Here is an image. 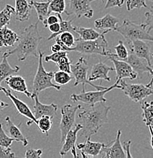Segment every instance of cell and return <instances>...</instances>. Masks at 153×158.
I'll use <instances>...</instances> for the list:
<instances>
[{"label":"cell","instance_id":"obj_28","mask_svg":"<svg viewBox=\"0 0 153 158\" xmlns=\"http://www.w3.org/2000/svg\"><path fill=\"white\" fill-rule=\"evenodd\" d=\"M142 111V121L148 127H152L153 129V102L144 101L141 103Z\"/></svg>","mask_w":153,"mask_h":158},{"label":"cell","instance_id":"obj_38","mask_svg":"<svg viewBox=\"0 0 153 158\" xmlns=\"http://www.w3.org/2000/svg\"><path fill=\"white\" fill-rule=\"evenodd\" d=\"M126 6L128 11H131L134 9H140L142 7L148 8L146 0H126Z\"/></svg>","mask_w":153,"mask_h":158},{"label":"cell","instance_id":"obj_6","mask_svg":"<svg viewBox=\"0 0 153 158\" xmlns=\"http://www.w3.org/2000/svg\"><path fill=\"white\" fill-rule=\"evenodd\" d=\"M113 89H122L121 84L115 82L114 85L109 88H106L104 90H96L95 91H85V89H82L80 94H72L71 95V100L73 102H82L89 106H94L96 103L104 102L106 103L107 99L104 95Z\"/></svg>","mask_w":153,"mask_h":158},{"label":"cell","instance_id":"obj_25","mask_svg":"<svg viewBox=\"0 0 153 158\" xmlns=\"http://www.w3.org/2000/svg\"><path fill=\"white\" fill-rule=\"evenodd\" d=\"M8 57L9 56H8L6 52H4L3 53L2 59L0 62V85L8 77L11 76L13 74L17 73L20 70V68L19 66H11L10 64L8 62Z\"/></svg>","mask_w":153,"mask_h":158},{"label":"cell","instance_id":"obj_23","mask_svg":"<svg viewBox=\"0 0 153 158\" xmlns=\"http://www.w3.org/2000/svg\"><path fill=\"white\" fill-rule=\"evenodd\" d=\"M119 19L110 14L105 15L104 17L95 21V28L102 31H116Z\"/></svg>","mask_w":153,"mask_h":158},{"label":"cell","instance_id":"obj_2","mask_svg":"<svg viewBox=\"0 0 153 158\" xmlns=\"http://www.w3.org/2000/svg\"><path fill=\"white\" fill-rule=\"evenodd\" d=\"M37 22L25 27L19 36L16 47L11 50L7 51L8 56L15 55L19 61H24L28 56L38 58V47L43 37L37 28Z\"/></svg>","mask_w":153,"mask_h":158},{"label":"cell","instance_id":"obj_14","mask_svg":"<svg viewBox=\"0 0 153 158\" xmlns=\"http://www.w3.org/2000/svg\"><path fill=\"white\" fill-rule=\"evenodd\" d=\"M82 129L81 123H78L67 133L65 140L62 143V147L60 151L61 157H63L69 152H71L74 157H79V156L76 153V147L75 142L78 136V132Z\"/></svg>","mask_w":153,"mask_h":158},{"label":"cell","instance_id":"obj_45","mask_svg":"<svg viewBox=\"0 0 153 158\" xmlns=\"http://www.w3.org/2000/svg\"><path fill=\"white\" fill-rule=\"evenodd\" d=\"M131 144H132V141H131V140H129V141H123V150H124L125 153H126V157H129V158L133 157V156L131 155L130 154V150Z\"/></svg>","mask_w":153,"mask_h":158},{"label":"cell","instance_id":"obj_50","mask_svg":"<svg viewBox=\"0 0 153 158\" xmlns=\"http://www.w3.org/2000/svg\"><path fill=\"white\" fill-rule=\"evenodd\" d=\"M3 53H4V52H2V50H1V49H0V62H1L2 59Z\"/></svg>","mask_w":153,"mask_h":158},{"label":"cell","instance_id":"obj_20","mask_svg":"<svg viewBox=\"0 0 153 158\" xmlns=\"http://www.w3.org/2000/svg\"><path fill=\"white\" fill-rule=\"evenodd\" d=\"M113 70H114V67L108 66L102 62H99L92 65L91 75L88 77V80L92 81L98 79H103L107 81H111V78L108 76V73Z\"/></svg>","mask_w":153,"mask_h":158},{"label":"cell","instance_id":"obj_33","mask_svg":"<svg viewBox=\"0 0 153 158\" xmlns=\"http://www.w3.org/2000/svg\"><path fill=\"white\" fill-rule=\"evenodd\" d=\"M114 49L116 51V53H113L112 52V55L114 57H116L117 59H121V60H124L129 56V50H128L127 47L124 45L123 41L120 40L118 42L117 45L114 47Z\"/></svg>","mask_w":153,"mask_h":158},{"label":"cell","instance_id":"obj_11","mask_svg":"<svg viewBox=\"0 0 153 158\" xmlns=\"http://www.w3.org/2000/svg\"><path fill=\"white\" fill-rule=\"evenodd\" d=\"M108 57L111 62H113V66H114V70L116 71V82L120 84L121 81L123 78H128L130 80H134V79L138 78V75L133 69L131 67L128 62L124 60H121V59H117L112 55L111 51H109L108 54Z\"/></svg>","mask_w":153,"mask_h":158},{"label":"cell","instance_id":"obj_5","mask_svg":"<svg viewBox=\"0 0 153 158\" xmlns=\"http://www.w3.org/2000/svg\"><path fill=\"white\" fill-rule=\"evenodd\" d=\"M116 31L121 34L126 39V41L141 40L153 42V37L149 34L146 23L138 24L134 21L124 19L122 24L117 27Z\"/></svg>","mask_w":153,"mask_h":158},{"label":"cell","instance_id":"obj_39","mask_svg":"<svg viewBox=\"0 0 153 158\" xmlns=\"http://www.w3.org/2000/svg\"><path fill=\"white\" fill-rule=\"evenodd\" d=\"M65 56H68V52H67V51L62 50L57 52H53V54H51V55L45 56H44V61H45L46 62H55L56 64H57L59 61L60 60V59H61L62 57Z\"/></svg>","mask_w":153,"mask_h":158},{"label":"cell","instance_id":"obj_19","mask_svg":"<svg viewBox=\"0 0 153 158\" xmlns=\"http://www.w3.org/2000/svg\"><path fill=\"white\" fill-rule=\"evenodd\" d=\"M5 81H6V85L9 86V88L13 91L24 94L28 98H31L32 97L31 91H29L28 90L25 79L20 75H11V76L8 77L5 80Z\"/></svg>","mask_w":153,"mask_h":158},{"label":"cell","instance_id":"obj_47","mask_svg":"<svg viewBox=\"0 0 153 158\" xmlns=\"http://www.w3.org/2000/svg\"><path fill=\"white\" fill-rule=\"evenodd\" d=\"M9 106V104L6 103H5V102L2 101L1 100H0V112L2 111V110H4L5 109L6 107H8Z\"/></svg>","mask_w":153,"mask_h":158},{"label":"cell","instance_id":"obj_51","mask_svg":"<svg viewBox=\"0 0 153 158\" xmlns=\"http://www.w3.org/2000/svg\"><path fill=\"white\" fill-rule=\"evenodd\" d=\"M151 88H152V93H153V86H151Z\"/></svg>","mask_w":153,"mask_h":158},{"label":"cell","instance_id":"obj_4","mask_svg":"<svg viewBox=\"0 0 153 158\" xmlns=\"http://www.w3.org/2000/svg\"><path fill=\"white\" fill-rule=\"evenodd\" d=\"M43 56H44V52L39 51L38 65H37V72L34 75L32 89H31L32 95H39L41 91L48 88H54L57 90H61V85H57L52 82L54 76V72H48L44 69V65H43Z\"/></svg>","mask_w":153,"mask_h":158},{"label":"cell","instance_id":"obj_15","mask_svg":"<svg viewBox=\"0 0 153 158\" xmlns=\"http://www.w3.org/2000/svg\"><path fill=\"white\" fill-rule=\"evenodd\" d=\"M121 131L118 130L117 136L112 142L108 145H104L101 151L102 157L106 158H123L126 157L121 142Z\"/></svg>","mask_w":153,"mask_h":158},{"label":"cell","instance_id":"obj_44","mask_svg":"<svg viewBox=\"0 0 153 158\" xmlns=\"http://www.w3.org/2000/svg\"><path fill=\"white\" fill-rule=\"evenodd\" d=\"M58 22H60V19H59L58 15H50L47 18V19H45L43 21V24H44V26L45 27H48V26L50 25V24Z\"/></svg>","mask_w":153,"mask_h":158},{"label":"cell","instance_id":"obj_7","mask_svg":"<svg viewBox=\"0 0 153 158\" xmlns=\"http://www.w3.org/2000/svg\"><path fill=\"white\" fill-rule=\"evenodd\" d=\"M88 70V61L84 57H81L79 59L78 62L74 65H72L71 72L73 75V78H75V83L74 86H77L79 85H82V89H85V85H88L90 86L93 87L96 90H104L106 88L102 86H98L95 85L88 80L87 78V74Z\"/></svg>","mask_w":153,"mask_h":158},{"label":"cell","instance_id":"obj_37","mask_svg":"<svg viewBox=\"0 0 153 158\" xmlns=\"http://www.w3.org/2000/svg\"><path fill=\"white\" fill-rule=\"evenodd\" d=\"M58 66L59 70L63 71V72H67V73L71 74V67H72V62L69 59L68 56L62 57L60 60L59 61L58 63L57 64Z\"/></svg>","mask_w":153,"mask_h":158},{"label":"cell","instance_id":"obj_18","mask_svg":"<svg viewBox=\"0 0 153 158\" xmlns=\"http://www.w3.org/2000/svg\"><path fill=\"white\" fill-rule=\"evenodd\" d=\"M104 144L100 142H93L91 141V138H86L84 143H79L77 144V148L80 151L82 157H96L101 154V151Z\"/></svg>","mask_w":153,"mask_h":158},{"label":"cell","instance_id":"obj_12","mask_svg":"<svg viewBox=\"0 0 153 158\" xmlns=\"http://www.w3.org/2000/svg\"><path fill=\"white\" fill-rule=\"evenodd\" d=\"M0 91L3 92V93L6 94V96L8 97V98L12 101L13 104L15 106L16 110H17L18 113H19V114H21V116L28 118L29 122L27 123L28 126H30L32 123L37 124V119L35 118L33 112L31 111V109L29 108V106H28L25 103H24V102L21 101V100H19L16 96L13 95L10 90L5 88L4 87H2L1 85H0Z\"/></svg>","mask_w":153,"mask_h":158},{"label":"cell","instance_id":"obj_13","mask_svg":"<svg viewBox=\"0 0 153 158\" xmlns=\"http://www.w3.org/2000/svg\"><path fill=\"white\" fill-rule=\"evenodd\" d=\"M126 43L130 52H133L137 56L146 59L149 66L152 68V64L151 62L152 54H151L149 44L145 42V40H141L126 41Z\"/></svg>","mask_w":153,"mask_h":158},{"label":"cell","instance_id":"obj_24","mask_svg":"<svg viewBox=\"0 0 153 158\" xmlns=\"http://www.w3.org/2000/svg\"><path fill=\"white\" fill-rule=\"evenodd\" d=\"M15 19L19 21H25L29 19L32 6L27 0H15Z\"/></svg>","mask_w":153,"mask_h":158},{"label":"cell","instance_id":"obj_32","mask_svg":"<svg viewBox=\"0 0 153 158\" xmlns=\"http://www.w3.org/2000/svg\"><path fill=\"white\" fill-rule=\"evenodd\" d=\"M73 76L70 75V73L63 72V71H58V72H54L53 80L55 81L57 85H66L71 81Z\"/></svg>","mask_w":153,"mask_h":158},{"label":"cell","instance_id":"obj_36","mask_svg":"<svg viewBox=\"0 0 153 158\" xmlns=\"http://www.w3.org/2000/svg\"><path fill=\"white\" fill-rule=\"evenodd\" d=\"M14 141V138L7 135L3 129L2 125L0 124V147L9 148Z\"/></svg>","mask_w":153,"mask_h":158},{"label":"cell","instance_id":"obj_41","mask_svg":"<svg viewBox=\"0 0 153 158\" xmlns=\"http://www.w3.org/2000/svg\"><path fill=\"white\" fill-rule=\"evenodd\" d=\"M5 157H15V154L12 152L10 147H0V158Z\"/></svg>","mask_w":153,"mask_h":158},{"label":"cell","instance_id":"obj_53","mask_svg":"<svg viewBox=\"0 0 153 158\" xmlns=\"http://www.w3.org/2000/svg\"><path fill=\"white\" fill-rule=\"evenodd\" d=\"M152 1H153V0H152Z\"/></svg>","mask_w":153,"mask_h":158},{"label":"cell","instance_id":"obj_49","mask_svg":"<svg viewBox=\"0 0 153 158\" xmlns=\"http://www.w3.org/2000/svg\"><path fill=\"white\" fill-rule=\"evenodd\" d=\"M152 56H153V54H152ZM147 85H148V86H149V87L152 86V85H153V77L152 78V79H151V80H150V81H149V83H148Z\"/></svg>","mask_w":153,"mask_h":158},{"label":"cell","instance_id":"obj_26","mask_svg":"<svg viewBox=\"0 0 153 158\" xmlns=\"http://www.w3.org/2000/svg\"><path fill=\"white\" fill-rule=\"evenodd\" d=\"M50 2L51 0H47V1L43 2H36L34 0H31L30 2V4L36 10L37 17H38V21H42L43 22L50 15Z\"/></svg>","mask_w":153,"mask_h":158},{"label":"cell","instance_id":"obj_31","mask_svg":"<svg viewBox=\"0 0 153 158\" xmlns=\"http://www.w3.org/2000/svg\"><path fill=\"white\" fill-rule=\"evenodd\" d=\"M52 118L49 116H44L37 119V125L40 131L46 135H49V131L52 127Z\"/></svg>","mask_w":153,"mask_h":158},{"label":"cell","instance_id":"obj_10","mask_svg":"<svg viewBox=\"0 0 153 158\" xmlns=\"http://www.w3.org/2000/svg\"><path fill=\"white\" fill-rule=\"evenodd\" d=\"M95 1L97 0H69V6L65 10L66 15H75L76 19H91L94 15L91 4Z\"/></svg>","mask_w":153,"mask_h":158},{"label":"cell","instance_id":"obj_52","mask_svg":"<svg viewBox=\"0 0 153 158\" xmlns=\"http://www.w3.org/2000/svg\"><path fill=\"white\" fill-rule=\"evenodd\" d=\"M101 2H104V0H101Z\"/></svg>","mask_w":153,"mask_h":158},{"label":"cell","instance_id":"obj_34","mask_svg":"<svg viewBox=\"0 0 153 158\" xmlns=\"http://www.w3.org/2000/svg\"><path fill=\"white\" fill-rule=\"evenodd\" d=\"M58 15L59 19H60V30L57 34H56V37H57L58 35H60V34L63 32H71V33H76L75 32V27H73L72 25V20H69V21H65L62 19L60 14H57Z\"/></svg>","mask_w":153,"mask_h":158},{"label":"cell","instance_id":"obj_43","mask_svg":"<svg viewBox=\"0 0 153 158\" xmlns=\"http://www.w3.org/2000/svg\"><path fill=\"white\" fill-rule=\"evenodd\" d=\"M124 0H107L105 9H111L113 7H122Z\"/></svg>","mask_w":153,"mask_h":158},{"label":"cell","instance_id":"obj_29","mask_svg":"<svg viewBox=\"0 0 153 158\" xmlns=\"http://www.w3.org/2000/svg\"><path fill=\"white\" fill-rule=\"evenodd\" d=\"M75 32L79 36V39L83 40H95L101 35L102 33L98 32L93 28L83 27H75Z\"/></svg>","mask_w":153,"mask_h":158},{"label":"cell","instance_id":"obj_46","mask_svg":"<svg viewBox=\"0 0 153 158\" xmlns=\"http://www.w3.org/2000/svg\"><path fill=\"white\" fill-rule=\"evenodd\" d=\"M50 50L52 52H60V51H62V47L60 44H57V43H56V44H53L52 47H50Z\"/></svg>","mask_w":153,"mask_h":158},{"label":"cell","instance_id":"obj_27","mask_svg":"<svg viewBox=\"0 0 153 158\" xmlns=\"http://www.w3.org/2000/svg\"><path fill=\"white\" fill-rule=\"evenodd\" d=\"M55 42L60 44L62 50L66 51V49L72 47L75 44V39L71 32H63L55 37Z\"/></svg>","mask_w":153,"mask_h":158},{"label":"cell","instance_id":"obj_48","mask_svg":"<svg viewBox=\"0 0 153 158\" xmlns=\"http://www.w3.org/2000/svg\"><path fill=\"white\" fill-rule=\"evenodd\" d=\"M149 131H150L151 134V138H150V144H151V147H152V150H153V129L152 127H149Z\"/></svg>","mask_w":153,"mask_h":158},{"label":"cell","instance_id":"obj_8","mask_svg":"<svg viewBox=\"0 0 153 158\" xmlns=\"http://www.w3.org/2000/svg\"><path fill=\"white\" fill-rule=\"evenodd\" d=\"M123 94L135 103H139L147 97L153 94L151 87L142 84H127L125 81H121Z\"/></svg>","mask_w":153,"mask_h":158},{"label":"cell","instance_id":"obj_22","mask_svg":"<svg viewBox=\"0 0 153 158\" xmlns=\"http://www.w3.org/2000/svg\"><path fill=\"white\" fill-rule=\"evenodd\" d=\"M19 40V36L7 27H0V49L14 47Z\"/></svg>","mask_w":153,"mask_h":158},{"label":"cell","instance_id":"obj_9","mask_svg":"<svg viewBox=\"0 0 153 158\" xmlns=\"http://www.w3.org/2000/svg\"><path fill=\"white\" fill-rule=\"evenodd\" d=\"M82 109L81 105L72 106L66 104L61 109V120L60 123V129L61 132V142L63 143L67 133L75 126V113L77 110Z\"/></svg>","mask_w":153,"mask_h":158},{"label":"cell","instance_id":"obj_35","mask_svg":"<svg viewBox=\"0 0 153 158\" xmlns=\"http://www.w3.org/2000/svg\"><path fill=\"white\" fill-rule=\"evenodd\" d=\"M66 1L65 0H51L50 3V11L56 14H62L65 12Z\"/></svg>","mask_w":153,"mask_h":158},{"label":"cell","instance_id":"obj_21","mask_svg":"<svg viewBox=\"0 0 153 158\" xmlns=\"http://www.w3.org/2000/svg\"><path fill=\"white\" fill-rule=\"evenodd\" d=\"M5 121H6V131L9 133V136L14 138L15 141H20L22 143L23 146L26 147L28 144V138L22 134L20 128H19V126H21V123H20L18 126H15L9 116H6L5 118Z\"/></svg>","mask_w":153,"mask_h":158},{"label":"cell","instance_id":"obj_40","mask_svg":"<svg viewBox=\"0 0 153 158\" xmlns=\"http://www.w3.org/2000/svg\"><path fill=\"white\" fill-rule=\"evenodd\" d=\"M146 21L145 23L148 27V31L150 32L151 30L153 29V6L149 8V11L145 13Z\"/></svg>","mask_w":153,"mask_h":158},{"label":"cell","instance_id":"obj_42","mask_svg":"<svg viewBox=\"0 0 153 158\" xmlns=\"http://www.w3.org/2000/svg\"><path fill=\"white\" fill-rule=\"evenodd\" d=\"M43 154L42 150L28 149L26 151L25 157L27 158H40Z\"/></svg>","mask_w":153,"mask_h":158},{"label":"cell","instance_id":"obj_1","mask_svg":"<svg viewBox=\"0 0 153 158\" xmlns=\"http://www.w3.org/2000/svg\"><path fill=\"white\" fill-rule=\"evenodd\" d=\"M91 107L84 108L79 113V118L82 125L81 134L79 136L91 138L96 134L104 125L108 123V113L111 106H108L104 102L96 103Z\"/></svg>","mask_w":153,"mask_h":158},{"label":"cell","instance_id":"obj_17","mask_svg":"<svg viewBox=\"0 0 153 158\" xmlns=\"http://www.w3.org/2000/svg\"><path fill=\"white\" fill-rule=\"evenodd\" d=\"M124 61L131 65L139 78H141L142 75L145 72H147L149 75H153V69L149 66L146 59L137 56L133 52H130L128 57L124 59Z\"/></svg>","mask_w":153,"mask_h":158},{"label":"cell","instance_id":"obj_3","mask_svg":"<svg viewBox=\"0 0 153 158\" xmlns=\"http://www.w3.org/2000/svg\"><path fill=\"white\" fill-rule=\"evenodd\" d=\"M109 31H104L101 35L95 40H83L81 39L75 40V44L74 47L66 49L67 52L75 51L81 54H89V55H97L108 56L110 50H108V44L104 35Z\"/></svg>","mask_w":153,"mask_h":158},{"label":"cell","instance_id":"obj_16","mask_svg":"<svg viewBox=\"0 0 153 158\" xmlns=\"http://www.w3.org/2000/svg\"><path fill=\"white\" fill-rule=\"evenodd\" d=\"M31 99L34 100V110L33 113L37 119L44 116H49L51 118H53L57 112V105L55 103H51V104H44L40 103L39 100L38 95H32Z\"/></svg>","mask_w":153,"mask_h":158},{"label":"cell","instance_id":"obj_30","mask_svg":"<svg viewBox=\"0 0 153 158\" xmlns=\"http://www.w3.org/2000/svg\"><path fill=\"white\" fill-rule=\"evenodd\" d=\"M15 9L14 7L10 5H6L1 11H0V27H6L8 24H9L11 21V15H15Z\"/></svg>","mask_w":153,"mask_h":158}]
</instances>
